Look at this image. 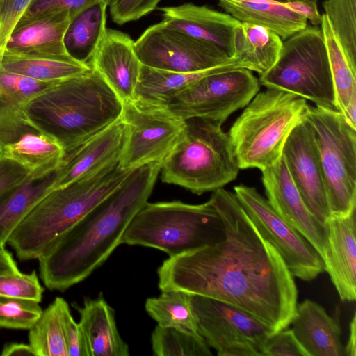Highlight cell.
<instances>
[{"label":"cell","instance_id":"cell-1","mask_svg":"<svg viewBox=\"0 0 356 356\" xmlns=\"http://www.w3.org/2000/svg\"><path fill=\"white\" fill-rule=\"evenodd\" d=\"M209 201L222 235L169 257L158 268L159 287L216 299L259 319L275 333L291 325L298 290L280 254L259 232L234 193L216 189Z\"/></svg>","mask_w":356,"mask_h":356},{"label":"cell","instance_id":"cell-2","mask_svg":"<svg viewBox=\"0 0 356 356\" xmlns=\"http://www.w3.org/2000/svg\"><path fill=\"white\" fill-rule=\"evenodd\" d=\"M161 163L132 170L118 188L50 245L38 259L40 277L49 289L63 291L106 261L147 202Z\"/></svg>","mask_w":356,"mask_h":356},{"label":"cell","instance_id":"cell-3","mask_svg":"<svg viewBox=\"0 0 356 356\" xmlns=\"http://www.w3.org/2000/svg\"><path fill=\"white\" fill-rule=\"evenodd\" d=\"M22 110L67 153L120 118L122 102L90 67L83 74L51 83Z\"/></svg>","mask_w":356,"mask_h":356},{"label":"cell","instance_id":"cell-4","mask_svg":"<svg viewBox=\"0 0 356 356\" xmlns=\"http://www.w3.org/2000/svg\"><path fill=\"white\" fill-rule=\"evenodd\" d=\"M131 170L117 163L51 191L19 223L7 243L20 260L38 259L58 238L118 188Z\"/></svg>","mask_w":356,"mask_h":356},{"label":"cell","instance_id":"cell-5","mask_svg":"<svg viewBox=\"0 0 356 356\" xmlns=\"http://www.w3.org/2000/svg\"><path fill=\"white\" fill-rule=\"evenodd\" d=\"M222 124L204 118L186 119L182 136L161 163V180L197 195L234 180L240 168Z\"/></svg>","mask_w":356,"mask_h":356},{"label":"cell","instance_id":"cell-6","mask_svg":"<svg viewBox=\"0 0 356 356\" xmlns=\"http://www.w3.org/2000/svg\"><path fill=\"white\" fill-rule=\"evenodd\" d=\"M307 105L304 98L284 90L267 88L257 92L228 134L240 169L263 170L277 163Z\"/></svg>","mask_w":356,"mask_h":356},{"label":"cell","instance_id":"cell-7","mask_svg":"<svg viewBox=\"0 0 356 356\" xmlns=\"http://www.w3.org/2000/svg\"><path fill=\"white\" fill-rule=\"evenodd\" d=\"M222 235L220 217L209 200L200 204L147 202L127 227L121 244L158 249L171 257L209 244Z\"/></svg>","mask_w":356,"mask_h":356},{"label":"cell","instance_id":"cell-8","mask_svg":"<svg viewBox=\"0 0 356 356\" xmlns=\"http://www.w3.org/2000/svg\"><path fill=\"white\" fill-rule=\"evenodd\" d=\"M314 143L331 216L356 207V129L343 114L307 105L303 117Z\"/></svg>","mask_w":356,"mask_h":356},{"label":"cell","instance_id":"cell-9","mask_svg":"<svg viewBox=\"0 0 356 356\" xmlns=\"http://www.w3.org/2000/svg\"><path fill=\"white\" fill-rule=\"evenodd\" d=\"M259 82L337 110L335 90L321 29L307 26L284 40L274 65Z\"/></svg>","mask_w":356,"mask_h":356},{"label":"cell","instance_id":"cell-10","mask_svg":"<svg viewBox=\"0 0 356 356\" xmlns=\"http://www.w3.org/2000/svg\"><path fill=\"white\" fill-rule=\"evenodd\" d=\"M191 303L197 332L218 356H260L262 346L275 333L259 319L229 303L198 295H191Z\"/></svg>","mask_w":356,"mask_h":356},{"label":"cell","instance_id":"cell-11","mask_svg":"<svg viewBox=\"0 0 356 356\" xmlns=\"http://www.w3.org/2000/svg\"><path fill=\"white\" fill-rule=\"evenodd\" d=\"M120 118L127 133L119 164L127 170L149 163H162L185 128V120L168 107L136 99L122 102Z\"/></svg>","mask_w":356,"mask_h":356},{"label":"cell","instance_id":"cell-12","mask_svg":"<svg viewBox=\"0 0 356 356\" xmlns=\"http://www.w3.org/2000/svg\"><path fill=\"white\" fill-rule=\"evenodd\" d=\"M259 90V80L246 68L228 67L193 83L167 106L183 120L204 118L223 122L244 108Z\"/></svg>","mask_w":356,"mask_h":356},{"label":"cell","instance_id":"cell-13","mask_svg":"<svg viewBox=\"0 0 356 356\" xmlns=\"http://www.w3.org/2000/svg\"><path fill=\"white\" fill-rule=\"evenodd\" d=\"M134 50L143 65L179 72H201L242 61L164 20L147 28L134 42Z\"/></svg>","mask_w":356,"mask_h":356},{"label":"cell","instance_id":"cell-14","mask_svg":"<svg viewBox=\"0 0 356 356\" xmlns=\"http://www.w3.org/2000/svg\"><path fill=\"white\" fill-rule=\"evenodd\" d=\"M238 202L261 234L274 246L293 277L310 281L325 270L322 257L313 245L286 222L255 188H234Z\"/></svg>","mask_w":356,"mask_h":356},{"label":"cell","instance_id":"cell-15","mask_svg":"<svg viewBox=\"0 0 356 356\" xmlns=\"http://www.w3.org/2000/svg\"><path fill=\"white\" fill-rule=\"evenodd\" d=\"M65 152L54 138L32 124L22 108L0 106V155L24 167L33 178L54 172Z\"/></svg>","mask_w":356,"mask_h":356},{"label":"cell","instance_id":"cell-16","mask_svg":"<svg viewBox=\"0 0 356 356\" xmlns=\"http://www.w3.org/2000/svg\"><path fill=\"white\" fill-rule=\"evenodd\" d=\"M282 157L306 207L319 222L325 225L331 213L314 143L304 120L289 136Z\"/></svg>","mask_w":356,"mask_h":356},{"label":"cell","instance_id":"cell-17","mask_svg":"<svg viewBox=\"0 0 356 356\" xmlns=\"http://www.w3.org/2000/svg\"><path fill=\"white\" fill-rule=\"evenodd\" d=\"M261 172L270 204L286 222L313 245L324 260L327 242L326 225L319 222L306 207L283 157Z\"/></svg>","mask_w":356,"mask_h":356},{"label":"cell","instance_id":"cell-18","mask_svg":"<svg viewBox=\"0 0 356 356\" xmlns=\"http://www.w3.org/2000/svg\"><path fill=\"white\" fill-rule=\"evenodd\" d=\"M126 133V126L120 118L65 153L63 161L55 171L52 191L119 163Z\"/></svg>","mask_w":356,"mask_h":356},{"label":"cell","instance_id":"cell-19","mask_svg":"<svg viewBox=\"0 0 356 356\" xmlns=\"http://www.w3.org/2000/svg\"><path fill=\"white\" fill-rule=\"evenodd\" d=\"M89 65L94 68L122 102L134 99L140 63L134 42L126 33L106 29Z\"/></svg>","mask_w":356,"mask_h":356},{"label":"cell","instance_id":"cell-20","mask_svg":"<svg viewBox=\"0 0 356 356\" xmlns=\"http://www.w3.org/2000/svg\"><path fill=\"white\" fill-rule=\"evenodd\" d=\"M325 225V270L341 300L353 302L356 299L355 210L346 216H331Z\"/></svg>","mask_w":356,"mask_h":356},{"label":"cell","instance_id":"cell-21","mask_svg":"<svg viewBox=\"0 0 356 356\" xmlns=\"http://www.w3.org/2000/svg\"><path fill=\"white\" fill-rule=\"evenodd\" d=\"M159 10L163 20L173 27L218 47L232 58L234 33L241 22L229 14L191 3Z\"/></svg>","mask_w":356,"mask_h":356},{"label":"cell","instance_id":"cell-22","mask_svg":"<svg viewBox=\"0 0 356 356\" xmlns=\"http://www.w3.org/2000/svg\"><path fill=\"white\" fill-rule=\"evenodd\" d=\"M71 19L70 13L66 10L22 17L9 37L5 50L56 57L71 56L64 44L65 34Z\"/></svg>","mask_w":356,"mask_h":356},{"label":"cell","instance_id":"cell-23","mask_svg":"<svg viewBox=\"0 0 356 356\" xmlns=\"http://www.w3.org/2000/svg\"><path fill=\"white\" fill-rule=\"evenodd\" d=\"M291 324L308 356H344L338 323L316 302L305 300L297 304Z\"/></svg>","mask_w":356,"mask_h":356},{"label":"cell","instance_id":"cell-24","mask_svg":"<svg viewBox=\"0 0 356 356\" xmlns=\"http://www.w3.org/2000/svg\"><path fill=\"white\" fill-rule=\"evenodd\" d=\"M79 312V323L84 333L90 356H128L129 348L116 325L114 309L100 295L87 298Z\"/></svg>","mask_w":356,"mask_h":356},{"label":"cell","instance_id":"cell-25","mask_svg":"<svg viewBox=\"0 0 356 356\" xmlns=\"http://www.w3.org/2000/svg\"><path fill=\"white\" fill-rule=\"evenodd\" d=\"M228 14L241 23L267 28L286 40L307 26V19L284 3L260 0H218Z\"/></svg>","mask_w":356,"mask_h":356},{"label":"cell","instance_id":"cell-26","mask_svg":"<svg viewBox=\"0 0 356 356\" xmlns=\"http://www.w3.org/2000/svg\"><path fill=\"white\" fill-rule=\"evenodd\" d=\"M228 67L248 69L240 60L196 72H172L142 65L134 97L146 103L167 107L177 95L201 77Z\"/></svg>","mask_w":356,"mask_h":356},{"label":"cell","instance_id":"cell-27","mask_svg":"<svg viewBox=\"0 0 356 356\" xmlns=\"http://www.w3.org/2000/svg\"><path fill=\"white\" fill-rule=\"evenodd\" d=\"M104 1L93 3L80 10L71 19L64 37L67 53L74 59L89 65L106 29Z\"/></svg>","mask_w":356,"mask_h":356},{"label":"cell","instance_id":"cell-28","mask_svg":"<svg viewBox=\"0 0 356 356\" xmlns=\"http://www.w3.org/2000/svg\"><path fill=\"white\" fill-rule=\"evenodd\" d=\"M283 42L271 30L250 23H240L234 38L233 58L241 59L251 71L262 74L277 60Z\"/></svg>","mask_w":356,"mask_h":356},{"label":"cell","instance_id":"cell-29","mask_svg":"<svg viewBox=\"0 0 356 356\" xmlns=\"http://www.w3.org/2000/svg\"><path fill=\"white\" fill-rule=\"evenodd\" d=\"M1 66L8 71L47 83H55L83 74L89 65L71 56L56 57L5 50Z\"/></svg>","mask_w":356,"mask_h":356},{"label":"cell","instance_id":"cell-30","mask_svg":"<svg viewBox=\"0 0 356 356\" xmlns=\"http://www.w3.org/2000/svg\"><path fill=\"white\" fill-rule=\"evenodd\" d=\"M55 171L41 178L29 175L0 198V241L3 244L35 205L52 191Z\"/></svg>","mask_w":356,"mask_h":356},{"label":"cell","instance_id":"cell-31","mask_svg":"<svg viewBox=\"0 0 356 356\" xmlns=\"http://www.w3.org/2000/svg\"><path fill=\"white\" fill-rule=\"evenodd\" d=\"M321 26L329 57L337 108L342 113L350 99L356 96V67L348 59L325 13L322 15Z\"/></svg>","mask_w":356,"mask_h":356},{"label":"cell","instance_id":"cell-32","mask_svg":"<svg viewBox=\"0 0 356 356\" xmlns=\"http://www.w3.org/2000/svg\"><path fill=\"white\" fill-rule=\"evenodd\" d=\"M146 300L147 313L163 327L197 332V323L191 303V294L180 291H163Z\"/></svg>","mask_w":356,"mask_h":356},{"label":"cell","instance_id":"cell-33","mask_svg":"<svg viewBox=\"0 0 356 356\" xmlns=\"http://www.w3.org/2000/svg\"><path fill=\"white\" fill-rule=\"evenodd\" d=\"M57 297L29 330V343L35 356H68L60 302Z\"/></svg>","mask_w":356,"mask_h":356},{"label":"cell","instance_id":"cell-34","mask_svg":"<svg viewBox=\"0 0 356 356\" xmlns=\"http://www.w3.org/2000/svg\"><path fill=\"white\" fill-rule=\"evenodd\" d=\"M152 348L156 356H211L212 353L198 332L157 325L152 333Z\"/></svg>","mask_w":356,"mask_h":356},{"label":"cell","instance_id":"cell-35","mask_svg":"<svg viewBox=\"0 0 356 356\" xmlns=\"http://www.w3.org/2000/svg\"><path fill=\"white\" fill-rule=\"evenodd\" d=\"M356 0H325V14L343 51L353 67H356Z\"/></svg>","mask_w":356,"mask_h":356},{"label":"cell","instance_id":"cell-36","mask_svg":"<svg viewBox=\"0 0 356 356\" xmlns=\"http://www.w3.org/2000/svg\"><path fill=\"white\" fill-rule=\"evenodd\" d=\"M51 83L6 70L0 65V106L9 105L22 108Z\"/></svg>","mask_w":356,"mask_h":356},{"label":"cell","instance_id":"cell-37","mask_svg":"<svg viewBox=\"0 0 356 356\" xmlns=\"http://www.w3.org/2000/svg\"><path fill=\"white\" fill-rule=\"evenodd\" d=\"M40 302L0 297V329L29 330L40 316Z\"/></svg>","mask_w":356,"mask_h":356},{"label":"cell","instance_id":"cell-38","mask_svg":"<svg viewBox=\"0 0 356 356\" xmlns=\"http://www.w3.org/2000/svg\"><path fill=\"white\" fill-rule=\"evenodd\" d=\"M44 288L35 270L0 275V297L22 298L40 302Z\"/></svg>","mask_w":356,"mask_h":356},{"label":"cell","instance_id":"cell-39","mask_svg":"<svg viewBox=\"0 0 356 356\" xmlns=\"http://www.w3.org/2000/svg\"><path fill=\"white\" fill-rule=\"evenodd\" d=\"M32 0H0V65L7 42Z\"/></svg>","mask_w":356,"mask_h":356},{"label":"cell","instance_id":"cell-40","mask_svg":"<svg viewBox=\"0 0 356 356\" xmlns=\"http://www.w3.org/2000/svg\"><path fill=\"white\" fill-rule=\"evenodd\" d=\"M60 308L68 356H90L81 325L74 319L67 302L63 298Z\"/></svg>","mask_w":356,"mask_h":356},{"label":"cell","instance_id":"cell-41","mask_svg":"<svg viewBox=\"0 0 356 356\" xmlns=\"http://www.w3.org/2000/svg\"><path fill=\"white\" fill-rule=\"evenodd\" d=\"M261 356H308L291 329L271 335L261 349Z\"/></svg>","mask_w":356,"mask_h":356},{"label":"cell","instance_id":"cell-42","mask_svg":"<svg viewBox=\"0 0 356 356\" xmlns=\"http://www.w3.org/2000/svg\"><path fill=\"white\" fill-rule=\"evenodd\" d=\"M161 0H111L110 12L113 20L123 24L140 19L154 10Z\"/></svg>","mask_w":356,"mask_h":356},{"label":"cell","instance_id":"cell-43","mask_svg":"<svg viewBox=\"0 0 356 356\" xmlns=\"http://www.w3.org/2000/svg\"><path fill=\"white\" fill-rule=\"evenodd\" d=\"M99 1L110 4L111 0H32L22 17H31L41 13L56 11H68L72 18L80 10Z\"/></svg>","mask_w":356,"mask_h":356},{"label":"cell","instance_id":"cell-44","mask_svg":"<svg viewBox=\"0 0 356 356\" xmlns=\"http://www.w3.org/2000/svg\"><path fill=\"white\" fill-rule=\"evenodd\" d=\"M29 172L17 162L0 155V198L23 182Z\"/></svg>","mask_w":356,"mask_h":356},{"label":"cell","instance_id":"cell-45","mask_svg":"<svg viewBox=\"0 0 356 356\" xmlns=\"http://www.w3.org/2000/svg\"><path fill=\"white\" fill-rule=\"evenodd\" d=\"M284 4L293 12L309 19L314 26L321 25L322 15L318 12L316 0H293Z\"/></svg>","mask_w":356,"mask_h":356},{"label":"cell","instance_id":"cell-46","mask_svg":"<svg viewBox=\"0 0 356 356\" xmlns=\"http://www.w3.org/2000/svg\"><path fill=\"white\" fill-rule=\"evenodd\" d=\"M21 273L12 254L0 241V275H13Z\"/></svg>","mask_w":356,"mask_h":356},{"label":"cell","instance_id":"cell-47","mask_svg":"<svg viewBox=\"0 0 356 356\" xmlns=\"http://www.w3.org/2000/svg\"><path fill=\"white\" fill-rule=\"evenodd\" d=\"M1 356H35L31 347L24 343H6L0 354Z\"/></svg>","mask_w":356,"mask_h":356},{"label":"cell","instance_id":"cell-48","mask_svg":"<svg viewBox=\"0 0 356 356\" xmlns=\"http://www.w3.org/2000/svg\"><path fill=\"white\" fill-rule=\"evenodd\" d=\"M356 316L354 313L353 318L350 323V334L348 341L346 347L344 348V356H355L356 355V348H355V333H356Z\"/></svg>","mask_w":356,"mask_h":356},{"label":"cell","instance_id":"cell-49","mask_svg":"<svg viewBox=\"0 0 356 356\" xmlns=\"http://www.w3.org/2000/svg\"><path fill=\"white\" fill-rule=\"evenodd\" d=\"M346 122L356 129V96L353 97L341 113Z\"/></svg>","mask_w":356,"mask_h":356},{"label":"cell","instance_id":"cell-50","mask_svg":"<svg viewBox=\"0 0 356 356\" xmlns=\"http://www.w3.org/2000/svg\"><path fill=\"white\" fill-rule=\"evenodd\" d=\"M260 1H273V2H276V3H287V2L293 1V0H260Z\"/></svg>","mask_w":356,"mask_h":356}]
</instances>
